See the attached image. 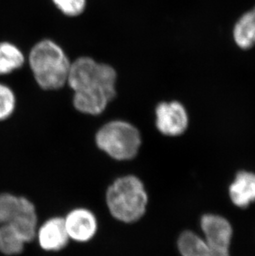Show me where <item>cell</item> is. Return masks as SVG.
<instances>
[{"instance_id": "3", "label": "cell", "mask_w": 255, "mask_h": 256, "mask_svg": "<svg viewBox=\"0 0 255 256\" xmlns=\"http://www.w3.org/2000/svg\"><path fill=\"white\" fill-rule=\"evenodd\" d=\"M106 203L110 212L116 219L122 222H134L146 212L147 192L137 176H122L108 186Z\"/></svg>"}, {"instance_id": "10", "label": "cell", "mask_w": 255, "mask_h": 256, "mask_svg": "<svg viewBox=\"0 0 255 256\" xmlns=\"http://www.w3.org/2000/svg\"><path fill=\"white\" fill-rule=\"evenodd\" d=\"M178 249L182 256H230L229 253L212 249L206 240L190 232L180 234Z\"/></svg>"}, {"instance_id": "7", "label": "cell", "mask_w": 255, "mask_h": 256, "mask_svg": "<svg viewBox=\"0 0 255 256\" xmlns=\"http://www.w3.org/2000/svg\"><path fill=\"white\" fill-rule=\"evenodd\" d=\"M64 220L69 238L76 242H89L96 233V218L90 210L84 208L75 209Z\"/></svg>"}, {"instance_id": "9", "label": "cell", "mask_w": 255, "mask_h": 256, "mask_svg": "<svg viewBox=\"0 0 255 256\" xmlns=\"http://www.w3.org/2000/svg\"><path fill=\"white\" fill-rule=\"evenodd\" d=\"M230 196L234 204L246 208L255 200V174L240 172L230 188Z\"/></svg>"}, {"instance_id": "14", "label": "cell", "mask_w": 255, "mask_h": 256, "mask_svg": "<svg viewBox=\"0 0 255 256\" xmlns=\"http://www.w3.org/2000/svg\"><path fill=\"white\" fill-rule=\"evenodd\" d=\"M22 196L11 194H0V225L8 224L18 212L22 205Z\"/></svg>"}, {"instance_id": "12", "label": "cell", "mask_w": 255, "mask_h": 256, "mask_svg": "<svg viewBox=\"0 0 255 256\" xmlns=\"http://www.w3.org/2000/svg\"><path fill=\"white\" fill-rule=\"evenodd\" d=\"M234 39L236 44L243 49L255 45V8L246 12L236 22L234 28Z\"/></svg>"}, {"instance_id": "4", "label": "cell", "mask_w": 255, "mask_h": 256, "mask_svg": "<svg viewBox=\"0 0 255 256\" xmlns=\"http://www.w3.org/2000/svg\"><path fill=\"white\" fill-rule=\"evenodd\" d=\"M98 147L114 160L126 161L138 154L141 146L140 131L124 120H113L100 128L96 136Z\"/></svg>"}, {"instance_id": "15", "label": "cell", "mask_w": 255, "mask_h": 256, "mask_svg": "<svg viewBox=\"0 0 255 256\" xmlns=\"http://www.w3.org/2000/svg\"><path fill=\"white\" fill-rule=\"evenodd\" d=\"M16 108V96L11 87L0 82V121L10 118Z\"/></svg>"}, {"instance_id": "2", "label": "cell", "mask_w": 255, "mask_h": 256, "mask_svg": "<svg viewBox=\"0 0 255 256\" xmlns=\"http://www.w3.org/2000/svg\"><path fill=\"white\" fill-rule=\"evenodd\" d=\"M28 60L34 79L42 89L56 90L68 85L72 62L56 42L44 39L36 42Z\"/></svg>"}, {"instance_id": "13", "label": "cell", "mask_w": 255, "mask_h": 256, "mask_svg": "<svg viewBox=\"0 0 255 256\" xmlns=\"http://www.w3.org/2000/svg\"><path fill=\"white\" fill-rule=\"evenodd\" d=\"M26 242L14 228L8 225H0V252L6 256L18 254L24 250Z\"/></svg>"}, {"instance_id": "6", "label": "cell", "mask_w": 255, "mask_h": 256, "mask_svg": "<svg viewBox=\"0 0 255 256\" xmlns=\"http://www.w3.org/2000/svg\"><path fill=\"white\" fill-rule=\"evenodd\" d=\"M200 226L206 236V242L217 252L229 253L232 228L229 222L220 216H203Z\"/></svg>"}, {"instance_id": "1", "label": "cell", "mask_w": 255, "mask_h": 256, "mask_svg": "<svg viewBox=\"0 0 255 256\" xmlns=\"http://www.w3.org/2000/svg\"><path fill=\"white\" fill-rule=\"evenodd\" d=\"M117 72L106 63L80 56L72 63L68 85L74 92L73 104L83 114L98 116L116 96Z\"/></svg>"}, {"instance_id": "8", "label": "cell", "mask_w": 255, "mask_h": 256, "mask_svg": "<svg viewBox=\"0 0 255 256\" xmlns=\"http://www.w3.org/2000/svg\"><path fill=\"white\" fill-rule=\"evenodd\" d=\"M40 246L48 252H58L66 246L69 236L64 218H53L44 222L36 236Z\"/></svg>"}, {"instance_id": "11", "label": "cell", "mask_w": 255, "mask_h": 256, "mask_svg": "<svg viewBox=\"0 0 255 256\" xmlns=\"http://www.w3.org/2000/svg\"><path fill=\"white\" fill-rule=\"evenodd\" d=\"M25 62L26 56L18 46L10 42H0V76L18 70Z\"/></svg>"}, {"instance_id": "16", "label": "cell", "mask_w": 255, "mask_h": 256, "mask_svg": "<svg viewBox=\"0 0 255 256\" xmlns=\"http://www.w3.org/2000/svg\"><path fill=\"white\" fill-rule=\"evenodd\" d=\"M56 7L68 17L82 14L86 8L87 0H52Z\"/></svg>"}, {"instance_id": "5", "label": "cell", "mask_w": 255, "mask_h": 256, "mask_svg": "<svg viewBox=\"0 0 255 256\" xmlns=\"http://www.w3.org/2000/svg\"><path fill=\"white\" fill-rule=\"evenodd\" d=\"M155 113L156 128L164 136H180L188 128V113L180 102H161Z\"/></svg>"}]
</instances>
